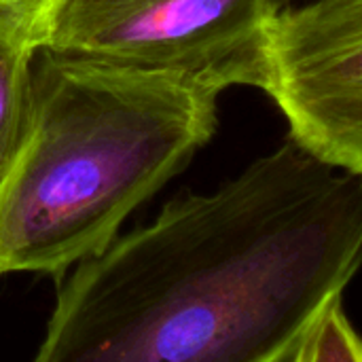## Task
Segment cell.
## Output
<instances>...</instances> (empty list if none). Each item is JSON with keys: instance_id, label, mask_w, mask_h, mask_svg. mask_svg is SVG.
Listing matches in <instances>:
<instances>
[{"instance_id": "obj_1", "label": "cell", "mask_w": 362, "mask_h": 362, "mask_svg": "<svg viewBox=\"0 0 362 362\" xmlns=\"http://www.w3.org/2000/svg\"><path fill=\"white\" fill-rule=\"evenodd\" d=\"M362 267V174L286 134L59 280L36 362H286Z\"/></svg>"}, {"instance_id": "obj_2", "label": "cell", "mask_w": 362, "mask_h": 362, "mask_svg": "<svg viewBox=\"0 0 362 362\" xmlns=\"http://www.w3.org/2000/svg\"><path fill=\"white\" fill-rule=\"evenodd\" d=\"M221 91L36 51L34 121L0 191V276L51 274L102 252L218 125Z\"/></svg>"}, {"instance_id": "obj_3", "label": "cell", "mask_w": 362, "mask_h": 362, "mask_svg": "<svg viewBox=\"0 0 362 362\" xmlns=\"http://www.w3.org/2000/svg\"><path fill=\"white\" fill-rule=\"evenodd\" d=\"M278 0H47L36 51L170 74L216 91L257 87Z\"/></svg>"}, {"instance_id": "obj_4", "label": "cell", "mask_w": 362, "mask_h": 362, "mask_svg": "<svg viewBox=\"0 0 362 362\" xmlns=\"http://www.w3.org/2000/svg\"><path fill=\"white\" fill-rule=\"evenodd\" d=\"M259 89L288 136L322 161L362 174V0H301L274 15Z\"/></svg>"}, {"instance_id": "obj_5", "label": "cell", "mask_w": 362, "mask_h": 362, "mask_svg": "<svg viewBox=\"0 0 362 362\" xmlns=\"http://www.w3.org/2000/svg\"><path fill=\"white\" fill-rule=\"evenodd\" d=\"M34 57L30 21L0 11V191L32 132Z\"/></svg>"}, {"instance_id": "obj_6", "label": "cell", "mask_w": 362, "mask_h": 362, "mask_svg": "<svg viewBox=\"0 0 362 362\" xmlns=\"http://www.w3.org/2000/svg\"><path fill=\"white\" fill-rule=\"evenodd\" d=\"M286 362H362V337L344 312V297L333 299L312 318Z\"/></svg>"}, {"instance_id": "obj_7", "label": "cell", "mask_w": 362, "mask_h": 362, "mask_svg": "<svg viewBox=\"0 0 362 362\" xmlns=\"http://www.w3.org/2000/svg\"><path fill=\"white\" fill-rule=\"evenodd\" d=\"M47 0H0V11H6L11 15H17L21 19L32 21V17L38 13V8Z\"/></svg>"}, {"instance_id": "obj_8", "label": "cell", "mask_w": 362, "mask_h": 362, "mask_svg": "<svg viewBox=\"0 0 362 362\" xmlns=\"http://www.w3.org/2000/svg\"><path fill=\"white\" fill-rule=\"evenodd\" d=\"M293 2H301V0H278L280 6H286V4H293Z\"/></svg>"}]
</instances>
